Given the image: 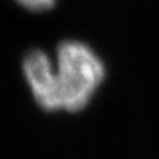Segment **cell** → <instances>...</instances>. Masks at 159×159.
I'll use <instances>...</instances> for the list:
<instances>
[{"mask_svg":"<svg viewBox=\"0 0 159 159\" xmlns=\"http://www.w3.org/2000/svg\"><path fill=\"white\" fill-rule=\"evenodd\" d=\"M22 70L35 102L46 112H81L105 78L102 60L80 41L61 42L55 61L42 50H31Z\"/></svg>","mask_w":159,"mask_h":159,"instance_id":"1","label":"cell"},{"mask_svg":"<svg viewBox=\"0 0 159 159\" xmlns=\"http://www.w3.org/2000/svg\"><path fill=\"white\" fill-rule=\"evenodd\" d=\"M16 2L31 11H45L52 8L56 0H16Z\"/></svg>","mask_w":159,"mask_h":159,"instance_id":"2","label":"cell"}]
</instances>
